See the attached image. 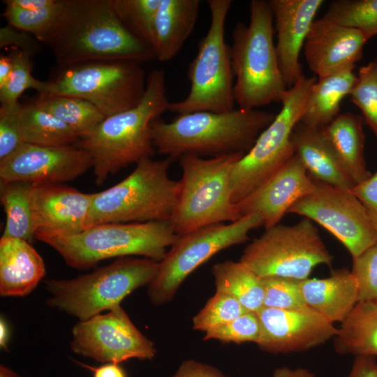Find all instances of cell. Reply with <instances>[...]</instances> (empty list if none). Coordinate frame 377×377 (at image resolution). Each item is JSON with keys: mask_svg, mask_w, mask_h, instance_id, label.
<instances>
[{"mask_svg": "<svg viewBox=\"0 0 377 377\" xmlns=\"http://www.w3.org/2000/svg\"><path fill=\"white\" fill-rule=\"evenodd\" d=\"M332 260L312 221L304 217L295 225L266 228L246 246L239 260L260 278L302 281L316 266H330Z\"/></svg>", "mask_w": 377, "mask_h": 377, "instance_id": "obj_12", "label": "cell"}, {"mask_svg": "<svg viewBox=\"0 0 377 377\" xmlns=\"http://www.w3.org/2000/svg\"><path fill=\"white\" fill-rule=\"evenodd\" d=\"M314 184V179L294 154L265 183L236 203L239 216L256 215L265 229L274 226Z\"/></svg>", "mask_w": 377, "mask_h": 377, "instance_id": "obj_18", "label": "cell"}, {"mask_svg": "<svg viewBox=\"0 0 377 377\" xmlns=\"http://www.w3.org/2000/svg\"><path fill=\"white\" fill-rule=\"evenodd\" d=\"M45 274L40 254L30 242L13 237L0 239V294L23 297L29 294Z\"/></svg>", "mask_w": 377, "mask_h": 377, "instance_id": "obj_22", "label": "cell"}, {"mask_svg": "<svg viewBox=\"0 0 377 377\" xmlns=\"http://www.w3.org/2000/svg\"><path fill=\"white\" fill-rule=\"evenodd\" d=\"M9 339V330L5 320L1 318L0 321V346L7 350Z\"/></svg>", "mask_w": 377, "mask_h": 377, "instance_id": "obj_51", "label": "cell"}, {"mask_svg": "<svg viewBox=\"0 0 377 377\" xmlns=\"http://www.w3.org/2000/svg\"><path fill=\"white\" fill-rule=\"evenodd\" d=\"M271 377H316L315 374L305 368L292 369L287 367L276 368Z\"/></svg>", "mask_w": 377, "mask_h": 377, "instance_id": "obj_49", "label": "cell"}, {"mask_svg": "<svg viewBox=\"0 0 377 377\" xmlns=\"http://www.w3.org/2000/svg\"><path fill=\"white\" fill-rule=\"evenodd\" d=\"M61 67L47 81L45 93L83 98L105 117L135 107L145 92L147 77L136 61H97Z\"/></svg>", "mask_w": 377, "mask_h": 377, "instance_id": "obj_10", "label": "cell"}, {"mask_svg": "<svg viewBox=\"0 0 377 377\" xmlns=\"http://www.w3.org/2000/svg\"><path fill=\"white\" fill-rule=\"evenodd\" d=\"M247 311L233 297L216 291L205 306L193 317V327L195 330L206 332L232 321Z\"/></svg>", "mask_w": 377, "mask_h": 377, "instance_id": "obj_37", "label": "cell"}, {"mask_svg": "<svg viewBox=\"0 0 377 377\" xmlns=\"http://www.w3.org/2000/svg\"><path fill=\"white\" fill-rule=\"evenodd\" d=\"M351 272L359 288V302H377V242L353 259Z\"/></svg>", "mask_w": 377, "mask_h": 377, "instance_id": "obj_41", "label": "cell"}, {"mask_svg": "<svg viewBox=\"0 0 377 377\" xmlns=\"http://www.w3.org/2000/svg\"><path fill=\"white\" fill-rule=\"evenodd\" d=\"M57 0H5L3 3L20 10H32L52 5Z\"/></svg>", "mask_w": 377, "mask_h": 377, "instance_id": "obj_48", "label": "cell"}, {"mask_svg": "<svg viewBox=\"0 0 377 377\" xmlns=\"http://www.w3.org/2000/svg\"><path fill=\"white\" fill-rule=\"evenodd\" d=\"M376 62L377 63V60H376Z\"/></svg>", "mask_w": 377, "mask_h": 377, "instance_id": "obj_53", "label": "cell"}, {"mask_svg": "<svg viewBox=\"0 0 377 377\" xmlns=\"http://www.w3.org/2000/svg\"><path fill=\"white\" fill-rule=\"evenodd\" d=\"M315 181L288 213L304 216L332 234L354 259L377 242V232L360 200L349 189Z\"/></svg>", "mask_w": 377, "mask_h": 377, "instance_id": "obj_14", "label": "cell"}, {"mask_svg": "<svg viewBox=\"0 0 377 377\" xmlns=\"http://www.w3.org/2000/svg\"><path fill=\"white\" fill-rule=\"evenodd\" d=\"M315 76L304 75L285 92L282 107L260 134L252 148L234 165L230 177L231 198L237 203L265 183L294 154L291 135L300 122Z\"/></svg>", "mask_w": 377, "mask_h": 377, "instance_id": "obj_11", "label": "cell"}, {"mask_svg": "<svg viewBox=\"0 0 377 377\" xmlns=\"http://www.w3.org/2000/svg\"><path fill=\"white\" fill-rule=\"evenodd\" d=\"M90 154L77 145L47 147L23 142L0 160L2 182L62 184L92 168Z\"/></svg>", "mask_w": 377, "mask_h": 377, "instance_id": "obj_16", "label": "cell"}, {"mask_svg": "<svg viewBox=\"0 0 377 377\" xmlns=\"http://www.w3.org/2000/svg\"><path fill=\"white\" fill-rule=\"evenodd\" d=\"M233 153L205 158H179L182 175L170 222L178 236L198 228L241 217L231 198L230 177L235 164L244 155Z\"/></svg>", "mask_w": 377, "mask_h": 377, "instance_id": "obj_7", "label": "cell"}, {"mask_svg": "<svg viewBox=\"0 0 377 377\" xmlns=\"http://www.w3.org/2000/svg\"><path fill=\"white\" fill-rule=\"evenodd\" d=\"M262 279L264 286L263 307L294 309L306 306L301 291V281L279 276Z\"/></svg>", "mask_w": 377, "mask_h": 377, "instance_id": "obj_39", "label": "cell"}, {"mask_svg": "<svg viewBox=\"0 0 377 377\" xmlns=\"http://www.w3.org/2000/svg\"><path fill=\"white\" fill-rule=\"evenodd\" d=\"M210 24L200 40L187 77L190 91L185 98L170 103L168 111L177 115L195 112H225L235 109L234 75L230 45L224 38L230 0H208Z\"/></svg>", "mask_w": 377, "mask_h": 377, "instance_id": "obj_9", "label": "cell"}, {"mask_svg": "<svg viewBox=\"0 0 377 377\" xmlns=\"http://www.w3.org/2000/svg\"><path fill=\"white\" fill-rule=\"evenodd\" d=\"M35 233L68 235L89 227L94 193H83L61 184H30Z\"/></svg>", "mask_w": 377, "mask_h": 377, "instance_id": "obj_19", "label": "cell"}, {"mask_svg": "<svg viewBox=\"0 0 377 377\" xmlns=\"http://www.w3.org/2000/svg\"><path fill=\"white\" fill-rule=\"evenodd\" d=\"M216 291L235 298L248 311L257 312L263 307V279L244 263L225 260L212 266Z\"/></svg>", "mask_w": 377, "mask_h": 377, "instance_id": "obj_29", "label": "cell"}, {"mask_svg": "<svg viewBox=\"0 0 377 377\" xmlns=\"http://www.w3.org/2000/svg\"><path fill=\"white\" fill-rule=\"evenodd\" d=\"M13 70V59L10 56L1 54L0 57V89L8 81Z\"/></svg>", "mask_w": 377, "mask_h": 377, "instance_id": "obj_50", "label": "cell"}, {"mask_svg": "<svg viewBox=\"0 0 377 377\" xmlns=\"http://www.w3.org/2000/svg\"><path fill=\"white\" fill-rule=\"evenodd\" d=\"M40 41L32 34L20 29L10 24L0 29V47L14 45L31 57L41 50Z\"/></svg>", "mask_w": 377, "mask_h": 377, "instance_id": "obj_43", "label": "cell"}, {"mask_svg": "<svg viewBox=\"0 0 377 377\" xmlns=\"http://www.w3.org/2000/svg\"><path fill=\"white\" fill-rule=\"evenodd\" d=\"M20 103L0 108V160L10 155L23 143L18 117Z\"/></svg>", "mask_w": 377, "mask_h": 377, "instance_id": "obj_42", "label": "cell"}, {"mask_svg": "<svg viewBox=\"0 0 377 377\" xmlns=\"http://www.w3.org/2000/svg\"><path fill=\"white\" fill-rule=\"evenodd\" d=\"M367 40L357 29L325 17L315 20L304 45L305 59L311 71L318 78L323 77L355 68Z\"/></svg>", "mask_w": 377, "mask_h": 377, "instance_id": "obj_20", "label": "cell"}, {"mask_svg": "<svg viewBox=\"0 0 377 377\" xmlns=\"http://www.w3.org/2000/svg\"><path fill=\"white\" fill-rule=\"evenodd\" d=\"M263 226L256 215H246L229 223L198 228L177 240L159 262L158 273L149 284L148 297L156 304L173 297L186 278L218 252L246 242L251 230Z\"/></svg>", "mask_w": 377, "mask_h": 377, "instance_id": "obj_13", "label": "cell"}, {"mask_svg": "<svg viewBox=\"0 0 377 377\" xmlns=\"http://www.w3.org/2000/svg\"><path fill=\"white\" fill-rule=\"evenodd\" d=\"M10 56L13 70L6 83L0 89L1 105L19 103L18 98L28 89L37 90L38 94L45 93L47 81H40L32 76L31 56L21 50L13 52Z\"/></svg>", "mask_w": 377, "mask_h": 377, "instance_id": "obj_36", "label": "cell"}, {"mask_svg": "<svg viewBox=\"0 0 377 377\" xmlns=\"http://www.w3.org/2000/svg\"><path fill=\"white\" fill-rule=\"evenodd\" d=\"M159 262L131 256L72 279H50L45 288L47 304L80 320H86L120 305L135 289L149 284L156 276Z\"/></svg>", "mask_w": 377, "mask_h": 377, "instance_id": "obj_8", "label": "cell"}, {"mask_svg": "<svg viewBox=\"0 0 377 377\" xmlns=\"http://www.w3.org/2000/svg\"><path fill=\"white\" fill-rule=\"evenodd\" d=\"M61 66L97 61L156 59L149 45L121 22L112 0H66L61 20L45 42Z\"/></svg>", "mask_w": 377, "mask_h": 377, "instance_id": "obj_1", "label": "cell"}, {"mask_svg": "<svg viewBox=\"0 0 377 377\" xmlns=\"http://www.w3.org/2000/svg\"><path fill=\"white\" fill-rule=\"evenodd\" d=\"M118 17L137 38L150 45L161 0H112Z\"/></svg>", "mask_w": 377, "mask_h": 377, "instance_id": "obj_35", "label": "cell"}, {"mask_svg": "<svg viewBox=\"0 0 377 377\" xmlns=\"http://www.w3.org/2000/svg\"><path fill=\"white\" fill-rule=\"evenodd\" d=\"M323 17L357 29L368 40L377 35V0L332 1Z\"/></svg>", "mask_w": 377, "mask_h": 377, "instance_id": "obj_33", "label": "cell"}, {"mask_svg": "<svg viewBox=\"0 0 377 377\" xmlns=\"http://www.w3.org/2000/svg\"><path fill=\"white\" fill-rule=\"evenodd\" d=\"M323 0L268 1L277 31L276 51L279 66L288 88L304 75L299 61L315 16Z\"/></svg>", "mask_w": 377, "mask_h": 377, "instance_id": "obj_21", "label": "cell"}, {"mask_svg": "<svg viewBox=\"0 0 377 377\" xmlns=\"http://www.w3.org/2000/svg\"><path fill=\"white\" fill-rule=\"evenodd\" d=\"M79 364L93 371V377H127L126 371L119 364L106 363L96 367L80 362Z\"/></svg>", "mask_w": 377, "mask_h": 377, "instance_id": "obj_47", "label": "cell"}, {"mask_svg": "<svg viewBox=\"0 0 377 377\" xmlns=\"http://www.w3.org/2000/svg\"><path fill=\"white\" fill-rule=\"evenodd\" d=\"M291 142L296 154L309 175L316 181L344 189L355 184L343 169L323 128L297 124Z\"/></svg>", "mask_w": 377, "mask_h": 377, "instance_id": "obj_24", "label": "cell"}, {"mask_svg": "<svg viewBox=\"0 0 377 377\" xmlns=\"http://www.w3.org/2000/svg\"><path fill=\"white\" fill-rule=\"evenodd\" d=\"M261 327L257 345L274 353L302 352L334 339V323L309 306L294 309L263 307L256 312Z\"/></svg>", "mask_w": 377, "mask_h": 377, "instance_id": "obj_17", "label": "cell"}, {"mask_svg": "<svg viewBox=\"0 0 377 377\" xmlns=\"http://www.w3.org/2000/svg\"><path fill=\"white\" fill-rule=\"evenodd\" d=\"M249 10V24L236 23L230 46L234 98L244 110L281 102L288 89L279 66L268 1L251 0Z\"/></svg>", "mask_w": 377, "mask_h": 377, "instance_id": "obj_4", "label": "cell"}, {"mask_svg": "<svg viewBox=\"0 0 377 377\" xmlns=\"http://www.w3.org/2000/svg\"><path fill=\"white\" fill-rule=\"evenodd\" d=\"M72 334L70 345L75 353L102 363L150 360L156 353L154 343L134 325L121 305L80 320Z\"/></svg>", "mask_w": 377, "mask_h": 377, "instance_id": "obj_15", "label": "cell"}, {"mask_svg": "<svg viewBox=\"0 0 377 377\" xmlns=\"http://www.w3.org/2000/svg\"><path fill=\"white\" fill-rule=\"evenodd\" d=\"M199 0H161L150 46L156 59L168 61L181 50L197 22Z\"/></svg>", "mask_w": 377, "mask_h": 377, "instance_id": "obj_25", "label": "cell"}, {"mask_svg": "<svg viewBox=\"0 0 377 377\" xmlns=\"http://www.w3.org/2000/svg\"><path fill=\"white\" fill-rule=\"evenodd\" d=\"M347 377H377L376 359L366 355L355 356Z\"/></svg>", "mask_w": 377, "mask_h": 377, "instance_id": "obj_46", "label": "cell"}, {"mask_svg": "<svg viewBox=\"0 0 377 377\" xmlns=\"http://www.w3.org/2000/svg\"><path fill=\"white\" fill-rule=\"evenodd\" d=\"M172 161L170 157L142 158L125 179L94 193L89 227L107 223L170 221L179 191V181L172 179L168 173Z\"/></svg>", "mask_w": 377, "mask_h": 377, "instance_id": "obj_6", "label": "cell"}, {"mask_svg": "<svg viewBox=\"0 0 377 377\" xmlns=\"http://www.w3.org/2000/svg\"><path fill=\"white\" fill-rule=\"evenodd\" d=\"M165 75L155 68L147 76L145 94L135 107L106 117L87 137L77 144L92 159L96 184L130 164L152 157L155 153L151 124L168 110Z\"/></svg>", "mask_w": 377, "mask_h": 377, "instance_id": "obj_3", "label": "cell"}, {"mask_svg": "<svg viewBox=\"0 0 377 377\" xmlns=\"http://www.w3.org/2000/svg\"><path fill=\"white\" fill-rule=\"evenodd\" d=\"M0 377H21L18 374L6 367L5 365H0Z\"/></svg>", "mask_w": 377, "mask_h": 377, "instance_id": "obj_52", "label": "cell"}, {"mask_svg": "<svg viewBox=\"0 0 377 377\" xmlns=\"http://www.w3.org/2000/svg\"><path fill=\"white\" fill-rule=\"evenodd\" d=\"M300 287L306 305L333 323L341 324L359 302L357 279L347 269L327 278L302 280Z\"/></svg>", "mask_w": 377, "mask_h": 377, "instance_id": "obj_23", "label": "cell"}, {"mask_svg": "<svg viewBox=\"0 0 377 377\" xmlns=\"http://www.w3.org/2000/svg\"><path fill=\"white\" fill-rule=\"evenodd\" d=\"M354 67L320 77L309 91L301 124L324 128L338 115L343 99L350 95L357 75Z\"/></svg>", "mask_w": 377, "mask_h": 377, "instance_id": "obj_27", "label": "cell"}, {"mask_svg": "<svg viewBox=\"0 0 377 377\" xmlns=\"http://www.w3.org/2000/svg\"><path fill=\"white\" fill-rule=\"evenodd\" d=\"M350 191L365 207L377 232V172Z\"/></svg>", "mask_w": 377, "mask_h": 377, "instance_id": "obj_44", "label": "cell"}, {"mask_svg": "<svg viewBox=\"0 0 377 377\" xmlns=\"http://www.w3.org/2000/svg\"><path fill=\"white\" fill-rule=\"evenodd\" d=\"M66 0L58 1L51 6L37 10H25L6 6L3 17L10 24L32 34L45 43L61 18Z\"/></svg>", "mask_w": 377, "mask_h": 377, "instance_id": "obj_34", "label": "cell"}, {"mask_svg": "<svg viewBox=\"0 0 377 377\" xmlns=\"http://www.w3.org/2000/svg\"><path fill=\"white\" fill-rule=\"evenodd\" d=\"M172 377H228L217 369L195 360L184 361Z\"/></svg>", "mask_w": 377, "mask_h": 377, "instance_id": "obj_45", "label": "cell"}, {"mask_svg": "<svg viewBox=\"0 0 377 377\" xmlns=\"http://www.w3.org/2000/svg\"><path fill=\"white\" fill-rule=\"evenodd\" d=\"M30 184L22 182L1 181L0 199L6 214L2 237L18 238L30 243L35 238Z\"/></svg>", "mask_w": 377, "mask_h": 377, "instance_id": "obj_32", "label": "cell"}, {"mask_svg": "<svg viewBox=\"0 0 377 377\" xmlns=\"http://www.w3.org/2000/svg\"><path fill=\"white\" fill-rule=\"evenodd\" d=\"M343 169L355 185L371 175L367 168L362 117L353 112L339 114L323 128Z\"/></svg>", "mask_w": 377, "mask_h": 377, "instance_id": "obj_26", "label": "cell"}, {"mask_svg": "<svg viewBox=\"0 0 377 377\" xmlns=\"http://www.w3.org/2000/svg\"><path fill=\"white\" fill-rule=\"evenodd\" d=\"M334 348L341 355L377 358V302L360 301L341 323Z\"/></svg>", "mask_w": 377, "mask_h": 377, "instance_id": "obj_28", "label": "cell"}, {"mask_svg": "<svg viewBox=\"0 0 377 377\" xmlns=\"http://www.w3.org/2000/svg\"><path fill=\"white\" fill-rule=\"evenodd\" d=\"M18 117L24 143L61 147L77 145L80 140L71 127L34 103L20 104Z\"/></svg>", "mask_w": 377, "mask_h": 377, "instance_id": "obj_30", "label": "cell"}, {"mask_svg": "<svg viewBox=\"0 0 377 377\" xmlns=\"http://www.w3.org/2000/svg\"><path fill=\"white\" fill-rule=\"evenodd\" d=\"M261 327L256 312L247 311L232 321L205 332L204 340L241 343L259 340Z\"/></svg>", "mask_w": 377, "mask_h": 377, "instance_id": "obj_40", "label": "cell"}, {"mask_svg": "<svg viewBox=\"0 0 377 377\" xmlns=\"http://www.w3.org/2000/svg\"><path fill=\"white\" fill-rule=\"evenodd\" d=\"M35 238L53 248L71 267L87 269L101 260L141 256L161 262L178 238L170 221L107 223L74 235L36 232Z\"/></svg>", "mask_w": 377, "mask_h": 377, "instance_id": "obj_5", "label": "cell"}, {"mask_svg": "<svg viewBox=\"0 0 377 377\" xmlns=\"http://www.w3.org/2000/svg\"><path fill=\"white\" fill-rule=\"evenodd\" d=\"M276 115L258 109L195 112L151 124L155 149L172 160L185 155L215 157L247 153Z\"/></svg>", "mask_w": 377, "mask_h": 377, "instance_id": "obj_2", "label": "cell"}, {"mask_svg": "<svg viewBox=\"0 0 377 377\" xmlns=\"http://www.w3.org/2000/svg\"><path fill=\"white\" fill-rule=\"evenodd\" d=\"M351 101L359 108L377 137V63L362 66L350 93Z\"/></svg>", "mask_w": 377, "mask_h": 377, "instance_id": "obj_38", "label": "cell"}, {"mask_svg": "<svg viewBox=\"0 0 377 377\" xmlns=\"http://www.w3.org/2000/svg\"><path fill=\"white\" fill-rule=\"evenodd\" d=\"M34 103L64 122L80 140L89 136L106 117L94 104L75 96L38 94Z\"/></svg>", "mask_w": 377, "mask_h": 377, "instance_id": "obj_31", "label": "cell"}]
</instances>
